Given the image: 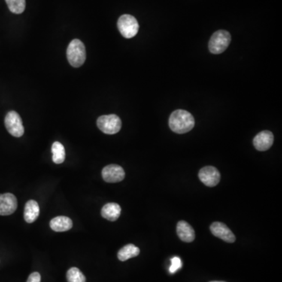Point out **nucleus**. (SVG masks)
<instances>
[{
    "label": "nucleus",
    "instance_id": "9d476101",
    "mask_svg": "<svg viewBox=\"0 0 282 282\" xmlns=\"http://www.w3.org/2000/svg\"><path fill=\"white\" fill-rule=\"evenodd\" d=\"M210 231L216 238H220L226 242L233 243L236 240L232 231L226 224L220 222H214L210 226Z\"/></svg>",
    "mask_w": 282,
    "mask_h": 282
},
{
    "label": "nucleus",
    "instance_id": "412c9836",
    "mask_svg": "<svg viewBox=\"0 0 282 282\" xmlns=\"http://www.w3.org/2000/svg\"><path fill=\"white\" fill-rule=\"evenodd\" d=\"M27 282H41V275L38 272L32 273L30 274Z\"/></svg>",
    "mask_w": 282,
    "mask_h": 282
},
{
    "label": "nucleus",
    "instance_id": "6e6552de",
    "mask_svg": "<svg viewBox=\"0 0 282 282\" xmlns=\"http://www.w3.org/2000/svg\"><path fill=\"white\" fill-rule=\"evenodd\" d=\"M125 171L122 167L116 164H111L102 170V177L107 183H118L125 178Z\"/></svg>",
    "mask_w": 282,
    "mask_h": 282
},
{
    "label": "nucleus",
    "instance_id": "f8f14e48",
    "mask_svg": "<svg viewBox=\"0 0 282 282\" xmlns=\"http://www.w3.org/2000/svg\"><path fill=\"white\" fill-rule=\"evenodd\" d=\"M177 233L179 238L184 242H192L195 238L193 228L187 222L180 220L177 226Z\"/></svg>",
    "mask_w": 282,
    "mask_h": 282
},
{
    "label": "nucleus",
    "instance_id": "7ed1b4c3",
    "mask_svg": "<svg viewBox=\"0 0 282 282\" xmlns=\"http://www.w3.org/2000/svg\"><path fill=\"white\" fill-rule=\"evenodd\" d=\"M231 34L226 30H219L213 33L209 43V50L213 54L224 52L231 43Z\"/></svg>",
    "mask_w": 282,
    "mask_h": 282
},
{
    "label": "nucleus",
    "instance_id": "1a4fd4ad",
    "mask_svg": "<svg viewBox=\"0 0 282 282\" xmlns=\"http://www.w3.org/2000/svg\"><path fill=\"white\" fill-rule=\"evenodd\" d=\"M17 208V198L13 194L0 195V216L13 214Z\"/></svg>",
    "mask_w": 282,
    "mask_h": 282
},
{
    "label": "nucleus",
    "instance_id": "dca6fc26",
    "mask_svg": "<svg viewBox=\"0 0 282 282\" xmlns=\"http://www.w3.org/2000/svg\"><path fill=\"white\" fill-rule=\"evenodd\" d=\"M140 249L137 246L133 244L126 245L123 248L120 249L118 253V258L119 260L124 261L128 260L131 258L136 257L140 254Z\"/></svg>",
    "mask_w": 282,
    "mask_h": 282
},
{
    "label": "nucleus",
    "instance_id": "4468645a",
    "mask_svg": "<svg viewBox=\"0 0 282 282\" xmlns=\"http://www.w3.org/2000/svg\"><path fill=\"white\" fill-rule=\"evenodd\" d=\"M40 206L38 202L35 200H29L25 204L24 218L25 221L28 223H33L40 216Z\"/></svg>",
    "mask_w": 282,
    "mask_h": 282
},
{
    "label": "nucleus",
    "instance_id": "0eeeda50",
    "mask_svg": "<svg viewBox=\"0 0 282 282\" xmlns=\"http://www.w3.org/2000/svg\"><path fill=\"white\" fill-rule=\"evenodd\" d=\"M198 177L205 186L213 187L220 181L219 170L213 166H205L198 173Z\"/></svg>",
    "mask_w": 282,
    "mask_h": 282
},
{
    "label": "nucleus",
    "instance_id": "2eb2a0df",
    "mask_svg": "<svg viewBox=\"0 0 282 282\" xmlns=\"http://www.w3.org/2000/svg\"><path fill=\"white\" fill-rule=\"evenodd\" d=\"M122 209L117 203H107L101 210V216L109 221H116L121 215Z\"/></svg>",
    "mask_w": 282,
    "mask_h": 282
},
{
    "label": "nucleus",
    "instance_id": "f257e3e1",
    "mask_svg": "<svg viewBox=\"0 0 282 282\" xmlns=\"http://www.w3.org/2000/svg\"><path fill=\"white\" fill-rule=\"evenodd\" d=\"M195 121L193 116L185 110H176L170 115L168 125L173 132L183 134L189 132L195 126Z\"/></svg>",
    "mask_w": 282,
    "mask_h": 282
},
{
    "label": "nucleus",
    "instance_id": "39448f33",
    "mask_svg": "<svg viewBox=\"0 0 282 282\" xmlns=\"http://www.w3.org/2000/svg\"><path fill=\"white\" fill-rule=\"evenodd\" d=\"M97 125L100 130L102 131L104 134L112 135L120 131L122 121L116 115H108L98 118Z\"/></svg>",
    "mask_w": 282,
    "mask_h": 282
},
{
    "label": "nucleus",
    "instance_id": "423d86ee",
    "mask_svg": "<svg viewBox=\"0 0 282 282\" xmlns=\"http://www.w3.org/2000/svg\"><path fill=\"white\" fill-rule=\"evenodd\" d=\"M5 126L7 131L15 137H22L25 133L22 118L14 111L7 113L5 118Z\"/></svg>",
    "mask_w": 282,
    "mask_h": 282
},
{
    "label": "nucleus",
    "instance_id": "ddd939ff",
    "mask_svg": "<svg viewBox=\"0 0 282 282\" xmlns=\"http://www.w3.org/2000/svg\"><path fill=\"white\" fill-rule=\"evenodd\" d=\"M50 228L56 232H65L72 228V220L67 216H57L51 219Z\"/></svg>",
    "mask_w": 282,
    "mask_h": 282
},
{
    "label": "nucleus",
    "instance_id": "f3484780",
    "mask_svg": "<svg viewBox=\"0 0 282 282\" xmlns=\"http://www.w3.org/2000/svg\"><path fill=\"white\" fill-rule=\"evenodd\" d=\"M52 153H53V161L55 164H61L65 160V149L62 144L60 142H54L52 145Z\"/></svg>",
    "mask_w": 282,
    "mask_h": 282
},
{
    "label": "nucleus",
    "instance_id": "4be33fe9",
    "mask_svg": "<svg viewBox=\"0 0 282 282\" xmlns=\"http://www.w3.org/2000/svg\"><path fill=\"white\" fill-rule=\"evenodd\" d=\"M210 282H226V281H216V280H214V281H210Z\"/></svg>",
    "mask_w": 282,
    "mask_h": 282
},
{
    "label": "nucleus",
    "instance_id": "a211bd4d",
    "mask_svg": "<svg viewBox=\"0 0 282 282\" xmlns=\"http://www.w3.org/2000/svg\"><path fill=\"white\" fill-rule=\"evenodd\" d=\"M6 3L10 11L16 14L23 13L26 7L25 0H6Z\"/></svg>",
    "mask_w": 282,
    "mask_h": 282
},
{
    "label": "nucleus",
    "instance_id": "6ab92c4d",
    "mask_svg": "<svg viewBox=\"0 0 282 282\" xmlns=\"http://www.w3.org/2000/svg\"><path fill=\"white\" fill-rule=\"evenodd\" d=\"M68 282H86V279L84 274L79 268H71L67 272Z\"/></svg>",
    "mask_w": 282,
    "mask_h": 282
},
{
    "label": "nucleus",
    "instance_id": "f03ea898",
    "mask_svg": "<svg viewBox=\"0 0 282 282\" xmlns=\"http://www.w3.org/2000/svg\"><path fill=\"white\" fill-rule=\"evenodd\" d=\"M67 58L70 65L74 68H79L84 64L86 52L83 42L76 39L69 43L67 49Z\"/></svg>",
    "mask_w": 282,
    "mask_h": 282
},
{
    "label": "nucleus",
    "instance_id": "9b49d317",
    "mask_svg": "<svg viewBox=\"0 0 282 282\" xmlns=\"http://www.w3.org/2000/svg\"><path fill=\"white\" fill-rule=\"evenodd\" d=\"M274 143V135L271 131L264 130L259 133L253 139V144L256 150L265 152L271 148Z\"/></svg>",
    "mask_w": 282,
    "mask_h": 282
},
{
    "label": "nucleus",
    "instance_id": "20e7f679",
    "mask_svg": "<svg viewBox=\"0 0 282 282\" xmlns=\"http://www.w3.org/2000/svg\"><path fill=\"white\" fill-rule=\"evenodd\" d=\"M117 25L121 35L125 38H133L138 33V22L132 15L124 14L121 16Z\"/></svg>",
    "mask_w": 282,
    "mask_h": 282
},
{
    "label": "nucleus",
    "instance_id": "aec40b11",
    "mask_svg": "<svg viewBox=\"0 0 282 282\" xmlns=\"http://www.w3.org/2000/svg\"><path fill=\"white\" fill-rule=\"evenodd\" d=\"M171 261L172 265L171 267H170V273H172V274H174V273H175L177 270H179L180 268H181L182 262L179 257L173 258V259H171Z\"/></svg>",
    "mask_w": 282,
    "mask_h": 282
}]
</instances>
